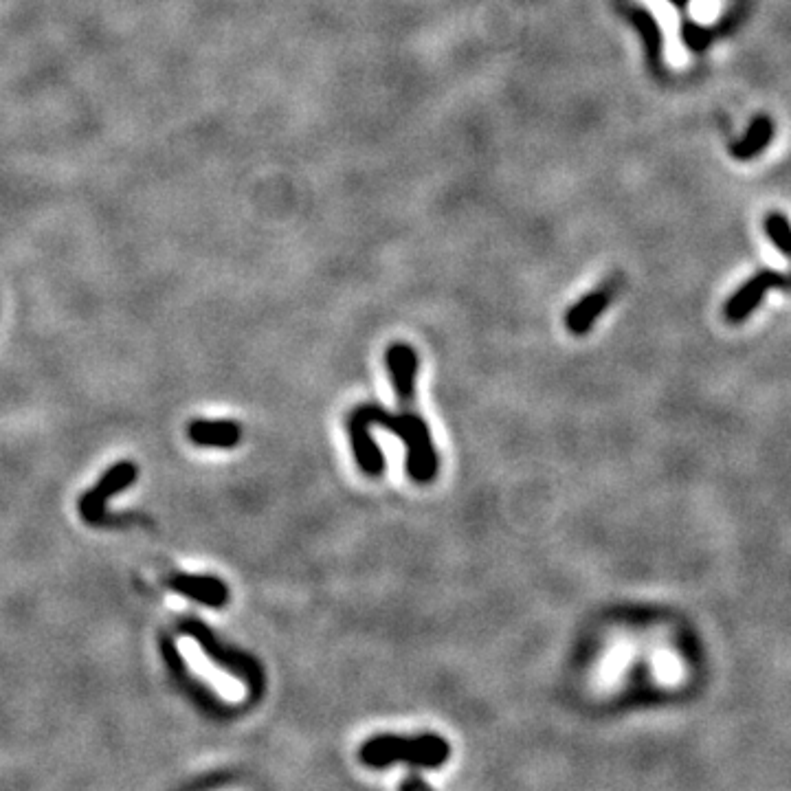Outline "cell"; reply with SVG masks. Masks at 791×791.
Returning <instances> with one entry per match:
<instances>
[{
  "instance_id": "1",
  "label": "cell",
  "mask_w": 791,
  "mask_h": 791,
  "mask_svg": "<svg viewBox=\"0 0 791 791\" xmlns=\"http://www.w3.org/2000/svg\"><path fill=\"white\" fill-rule=\"evenodd\" d=\"M398 405V414H392L381 405H361L350 411L345 429H348L356 464L367 477H381L385 473L383 451L370 436L372 427H383L407 447V475L416 484H431L438 475L440 462L427 420L414 411V400Z\"/></svg>"
},
{
  "instance_id": "2",
  "label": "cell",
  "mask_w": 791,
  "mask_h": 791,
  "mask_svg": "<svg viewBox=\"0 0 791 791\" xmlns=\"http://www.w3.org/2000/svg\"><path fill=\"white\" fill-rule=\"evenodd\" d=\"M451 745L440 734H418V737H398V734H378L365 741L359 750L363 765L383 770L394 763H409L411 767L436 770L449 761Z\"/></svg>"
},
{
  "instance_id": "3",
  "label": "cell",
  "mask_w": 791,
  "mask_h": 791,
  "mask_svg": "<svg viewBox=\"0 0 791 791\" xmlns=\"http://www.w3.org/2000/svg\"><path fill=\"white\" fill-rule=\"evenodd\" d=\"M778 288V291H791V275H783L778 271H761L752 275L737 293L723 306V317L730 323H743L756 308L763 304L767 291Z\"/></svg>"
},
{
  "instance_id": "4",
  "label": "cell",
  "mask_w": 791,
  "mask_h": 791,
  "mask_svg": "<svg viewBox=\"0 0 791 791\" xmlns=\"http://www.w3.org/2000/svg\"><path fill=\"white\" fill-rule=\"evenodd\" d=\"M385 365L389 378L394 383L398 400L416 398V374H418V354L407 343L389 345L385 352Z\"/></svg>"
},
{
  "instance_id": "5",
  "label": "cell",
  "mask_w": 791,
  "mask_h": 791,
  "mask_svg": "<svg viewBox=\"0 0 791 791\" xmlns=\"http://www.w3.org/2000/svg\"><path fill=\"white\" fill-rule=\"evenodd\" d=\"M614 293H616V282L609 280L603 288H596V291L585 295L581 302H576L570 310H567V317H565L567 330L576 334V337L587 334V330L594 326L596 319L603 315L607 306L611 304Z\"/></svg>"
},
{
  "instance_id": "6",
  "label": "cell",
  "mask_w": 791,
  "mask_h": 791,
  "mask_svg": "<svg viewBox=\"0 0 791 791\" xmlns=\"http://www.w3.org/2000/svg\"><path fill=\"white\" fill-rule=\"evenodd\" d=\"M776 135L774 121L767 115H759L752 119L750 128L745 130V135L732 146V157L737 161H752L763 154V150L770 146Z\"/></svg>"
},
{
  "instance_id": "7",
  "label": "cell",
  "mask_w": 791,
  "mask_h": 791,
  "mask_svg": "<svg viewBox=\"0 0 791 791\" xmlns=\"http://www.w3.org/2000/svg\"><path fill=\"white\" fill-rule=\"evenodd\" d=\"M629 20L633 22V27L640 31L644 49H646V58H649V64L653 66V71L660 73V69H662V31H660V25H657V20L653 18L651 11H646V9H633L631 14H629Z\"/></svg>"
},
{
  "instance_id": "8",
  "label": "cell",
  "mask_w": 791,
  "mask_h": 791,
  "mask_svg": "<svg viewBox=\"0 0 791 791\" xmlns=\"http://www.w3.org/2000/svg\"><path fill=\"white\" fill-rule=\"evenodd\" d=\"M181 651H183V657L187 660L189 668H192L196 675H200L203 679H207V682L214 684L220 690V693L231 695L233 679L216 671V666L209 662V657L205 655L203 649H200L198 642L189 640V638H183L181 640Z\"/></svg>"
},
{
  "instance_id": "9",
  "label": "cell",
  "mask_w": 791,
  "mask_h": 791,
  "mask_svg": "<svg viewBox=\"0 0 791 791\" xmlns=\"http://www.w3.org/2000/svg\"><path fill=\"white\" fill-rule=\"evenodd\" d=\"M132 477H135V469H132V466H119V469H115L113 473H110L104 479V482L99 484V488L95 490V493H91L84 499V504H82L84 517L91 519V521H97L99 515H102L104 499L113 495V490H119V488L128 486L132 482Z\"/></svg>"
},
{
  "instance_id": "10",
  "label": "cell",
  "mask_w": 791,
  "mask_h": 791,
  "mask_svg": "<svg viewBox=\"0 0 791 791\" xmlns=\"http://www.w3.org/2000/svg\"><path fill=\"white\" fill-rule=\"evenodd\" d=\"M189 433L198 444L211 447H233L240 440V429L233 422H198Z\"/></svg>"
},
{
  "instance_id": "11",
  "label": "cell",
  "mask_w": 791,
  "mask_h": 791,
  "mask_svg": "<svg viewBox=\"0 0 791 791\" xmlns=\"http://www.w3.org/2000/svg\"><path fill=\"white\" fill-rule=\"evenodd\" d=\"M178 587L207 605L220 607L227 600V589L216 578H181Z\"/></svg>"
},
{
  "instance_id": "12",
  "label": "cell",
  "mask_w": 791,
  "mask_h": 791,
  "mask_svg": "<svg viewBox=\"0 0 791 791\" xmlns=\"http://www.w3.org/2000/svg\"><path fill=\"white\" fill-rule=\"evenodd\" d=\"M765 233L774 247L791 258V222L781 211H772L765 218Z\"/></svg>"
},
{
  "instance_id": "13",
  "label": "cell",
  "mask_w": 791,
  "mask_h": 791,
  "mask_svg": "<svg viewBox=\"0 0 791 791\" xmlns=\"http://www.w3.org/2000/svg\"><path fill=\"white\" fill-rule=\"evenodd\" d=\"M682 40H684V44H686V47H688L690 51L701 53V51H706V49L710 47V42H712V31L706 29V27L697 25V22H684V27H682Z\"/></svg>"
},
{
  "instance_id": "14",
  "label": "cell",
  "mask_w": 791,
  "mask_h": 791,
  "mask_svg": "<svg viewBox=\"0 0 791 791\" xmlns=\"http://www.w3.org/2000/svg\"><path fill=\"white\" fill-rule=\"evenodd\" d=\"M400 789H405V791H411V789H431L429 787V783L427 781H422L420 776H416V774H411L407 781H403L400 783Z\"/></svg>"
},
{
  "instance_id": "15",
  "label": "cell",
  "mask_w": 791,
  "mask_h": 791,
  "mask_svg": "<svg viewBox=\"0 0 791 791\" xmlns=\"http://www.w3.org/2000/svg\"><path fill=\"white\" fill-rule=\"evenodd\" d=\"M671 3H673L675 7H686V5H688V0H671Z\"/></svg>"
}]
</instances>
